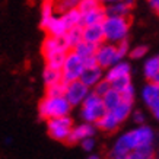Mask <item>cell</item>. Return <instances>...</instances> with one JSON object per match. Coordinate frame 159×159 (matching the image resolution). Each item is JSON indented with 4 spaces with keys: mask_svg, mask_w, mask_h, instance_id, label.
Segmentation results:
<instances>
[{
    "mask_svg": "<svg viewBox=\"0 0 159 159\" xmlns=\"http://www.w3.org/2000/svg\"><path fill=\"white\" fill-rule=\"evenodd\" d=\"M97 47L95 44H91L88 43V41H80V43L77 44L76 47L73 48V51L79 56V57L82 58L83 64H85V67L86 66H92V64H97V60H95V51H97Z\"/></svg>",
    "mask_w": 159,
    "mask_h": 159,
    "instance_id": "11",
    "label": "cell"
},
{
    "mask_svg": "<svg viewBox=\"0 0 159 159\" xmlns=\"http://www.w3.org/2000/svg\"><path fill=\"white\" fill-rule=\"evenodd\" d=\"M107 112V108L104 105L102 97H99L98 93L91 89V92L88 93V97L85 98V101L80 105V118L82 121L86 123H92V124H97L99 118Z\"/></svg>",
    "mask_w": 159,
    "mask_h": 159,
    "instance_id": "4",
    "label": "cell"
},
{
    "mask_svg": "<svg viewBox=\"0 0 159 159\" xmlns=\"http://www.w3.org/2000/svg\"><path fill=\"white\" fill-rule=\"evenodd\" d=\"M108 111H111V112L114 114V117H116L117 120L123 124L127 118H130V117H131V112H133V102L121 101L120 104L116 107V108L108 110Z\"/></svg>",
    "mask_w": 159,
    "mask_h": 159,
    "instance_id": "21",
    "label": "cell"
},
{
    "mask_svg": "<svg viewBox=\"0 0 159 159\" xmlns=\"http://www.w3.org/2000/svg\"><path fill=\"white\" fill-rule=\"evenodd\" d=\"M70 51L67 47V44L64 43L63 37H53V35H47L45 39L43 41V56L44 58L53 56V54H60V53H67Z\"/></svg>",
    "mask_w": 159,
    "mask_h": 159,
    "instance_id": "9",
    "label": "cell"
},
{
    "mask_svg": "<svg viewBox=\"0 0 159 159\" xmlns=\"http://www.w3.org/2000/svg\"><path fill=\"white\" fill-rule=\"evenodd\" d=\"M105 73H104V69L98 64H92V66H86L83 69L82 76H80V80H82L88 88H93L101 79H104Z\"/></svg>",
    "mask_w": 159,
    "mask_h": 159,
    "instance_id": "12",
    "label": "cell"
},
{
    "mask_svg": "<svg viewBox=\"0 0 159 159\" xmlns=\"http://www.w3.org/2000/svg\"><path fill=\"white\" fill-rule=\"evenodd\" d=\"M80 0H54V6H56V12L58 13H64L70 9H75L79 6Z\"/></svg>",
    "mask_w": 159,
    "mask_h": 159,
    "instance_id": "28",
    "label": "cell"
},
{
    "mask_svg": "<svg viewBox=\"0 0 159 159\" xmlns=\"http://www.w3.org/2000/svg\"><path fill=\"white\" fill-rule=\"evenodd\" d=\"M73 107L69 104L64 95H57V97H45L39 101L38 104V114L43 120H51L63 116H70V111Z\"/></svg>",
    "mask_w": 159,
    "mask_h": 159,
    "instance_id": "3",
    "label": "cell"
},
{
    "mask_svg": "<svg viewBox=\"0 0 159 159\" xmlns=\"http://www.w3.org/2000/svg\"><path fill=\"white\" fill-rule=\"evenodd\" d=\"M95 60H97L98 66H101L104 70H107V69H110L111 66H114L117 61H120V60H123V58H121L120 54H118L117 44L104 41V43L99 44V45L97 47V51H95Z\"/></svg>",
    "mask_w": 159,
    "mask_h": 159,
    "instance_id": "7",
    "label": "cell"
},
{
    "mask_svg": "<svg viewBox=\"0 0 159 159\" xmlns=\"http://www.w3.org/2000/svg\"><path fill=\"white\" fill-rule=\"evenodd\" d=\"M152 82H155V83H158V85H159V72L153 76V79H152Z\"/></svg>",
    "mask_w": 159,
    "mask_h": 159,
    "instance_id": "42",
    "label": "cell"
},
{
    "mask_svg": "<svg viewBox=\"0 0 159 159\" xmlns=\"http://www.w3.org/2000/svg\"><path fill=\"white\" fill-rule=\"evenodd\" d=\"M107 18V10L104 6H99L97 9L91 10L88 13H83L82 16V26L85 25H95V24H102L104 19Z\"/></svg>",
    "mask_w": 159,
    "mask_h": 159,
    "instance_id": "19",
    "label": "cell"
},
{
    "mask_svg": "<svg viewBox=\"0 0 159 159\" xmlns=\"http://www.w3.org/2000/svg\"><path fill=\"white\" fill-rule=\"evenodd\" d=\"M120 93H121V99H123V101L134 102V98H136V89H134V86H133V83H131V85H129V86L125 88V89H123V91H121Z\"/></svg>",
    "mask_w": 159,
    "mask_h": 159,
    "instance_id": "34",
    "label": "cell"
},
{
    "mask_svg": "<svg viewBox=\"0 0 159 159\" xmlns=\"http://www.w3.org/2000/svg\"><path fill=\"white\" fill-rule=\"evenodd\" d=\"M56 15V6H54V0H45L41 7V26L47 24L51 18Z\"/></svg>",
    "mask_w": 159,
    "mask_h": 159,
    "instance_id": "26",
    "label": "cell"
},
{
    "mask_svg": "<svg viewBox=\"0 0 159 159\" xmlns=\"http://www.w3.org/2000/svg\"><path fill=\"white\" fill-rule=\"evenodd\" d=\"M47 34L53 35V37H64V34L67 32V25L61 18V15H54L53 18L43 26Z\"/></svg>",
    "mask_w": 159,
    "mask_h": 159,
    "instance_id": "15",
    "label": "cell"
},
{
    "mask_svg": "<svg viewBox=\"0 0 159 159\" xmlns=\"http://www.w3.org/2000/svg\"><path fill=\"white\" fill-rule=\"evenodd\" d=\"M150 159H158V158H156V156H153V158H150Z\"/></svg>",
    "mask_w": 159,
    "mask_h": 159,
    "instance_id": "46",
    "label": "cell"
},
{
    "mask_svg": "<svg viewBox=\"0 0 159 159\" xmlns=\"http://www.w3.org/2000/svg\"><path fill=\"white\" fill-rule=\"evenodd\" d=\"M146 143H155V131L146 124H140L117 137L110 150V159H124L129 152Z\"/></svg>",
    "mask_w": 159,
    "mask_h": 159,
    "instance_id": "1",
    "label": "cell"
},
{
    "mask_svg": "<svg viewBox=\"0 0 159 159\" xmlns=\"http://www.w3.org/2000/svg\"><path fill=\"white\" fill-rule=\"evenodd\" d=\"M110 89H111V82L108 80V79H105V77H104V79H101V80H99L95 86L92 88V91L95 92V93H98L99 97H104V95H105Z\"/></svg>",
    "mask_w": 159,
    "mask_h": 159,
    "instance_id": "33",
    "label": "cell"
},
{
    "mask_svg": "<svg viewBox=\"0 0 159 159\" xmlns=\"http://www.w3.org/2000/svg\"><path fill=\"white\" fill-rule=\"evenodd\" d=\"M95 146H97V142H95L93 137H86V139H83L82 142H80V148H82L85 152H93Z\"/></svg>",
    "mask_w": 159,
    "mask_h": 159,
    "instance_id": "36",
    "label": "cell"
},
{
    "mask_svg": "<svg viewBox=\"0 0 159 159\" xmlns=\"http://www.w3.org/2000/svg\"><path fill=\"white\" fill-rule=\"evenodd\" d=\"M64 43L67 44L69 50H73L77 44L83 41V26H73L69 28L67 32L64 34Z\"/></svg>",
    "mask_w": 159,
    "mask_h": 159,
    "instance_id": "20",
    "label": "cell"
},
{
    "mask_svg": "<svg viewBox=\"0 0 159 159\" xmlns=\"http://www.w3.org/2000/svg\"><path fill=\"white\" fill-rule=\"evenodd\" d=\"M140 97H142V101L145 102V105L150 107L156 99H159V85L149 80L143 86V89L140 92Z\"/></svg>",
    "mask_w": 159,
    "mask_h": 159,
    "instance_id": "18",
    "label": "cell"
},
{
    "mask_svg": "<svg viewBox=\"0 0 159 159\" xmlns=\"http://www.w3.org/2000/svg\"><path fill=\"white\" fill-rule=\"evenodd\" d=\"M127 75H131V66L129 61H124V60H120L117 61L114 66H111L110 69L105 70V79L108 80H112L116 77H121V76H127Z\"/></svg>",
    "mask_w": 159,
    "mask_h": 159,
    "instance_id": "16",
    "label": "cell"
},
{
    "mask_svg": "<svg viewBox=\"0 0 159 159\" xmlns=\"http://www.w3.org/2000/svg\"><path fill=\"white\" fill-rule=\"evenodd\" d=\"M148 53H149L148 45H137V47L130 48L129 56H130V58H133V60H139V58H145L146 56H148Z\"/></svg>",
    "mask_w": 159,
    "mask_h": 159,
    "instance_id": "32",
    "label": "cell"
},
{
    "mask_svg": "<svg viewBox=\"0 0 159 159\" xmlns=\"http://www.w3.org/2000/svg\"><path fill=\"white\" fill-rule=\"evenodd\" d=\"M86 159H102V158H101V156H99V155H98V153H91V155H89V156H88Z\"/></svg>",
    "mask_w": 159,
    "mask_h": 159,
    "instance_id": "41",
    "label": "cell"
},
{
    "mask_svg": "<svg viewBox=\"0 0 159 159\" xmlns=\"http://www.w3.org/2000/svg\"><path fill=\"white\" fill-rule=\"evenodd\" d=\"M89 92H91V88H88L80 79H77V80L66 83L64 97L72 107H80Z\"/></svg>",
    "mask_w": 159,
    "mask_h": 159,
    "instance_id": "8",
    "label": "cell"
},
{
    "mask_svg": "<svg viewBox=\"0 0 159 159\" xmlns=\"http://www.w3.org/2000/svg\"><path fill=\"white\" fill-rule=\"evenodd\" d=\"M148 3H149V6L152 7L155 13L159 15V0H148Z\"/></svg>",
    "mask_w": 159,
    "mask_h": 159,
    "instance_id": "40",
    "label": "cell"
},
{
    "mask_svg": "<svg viewBox=\"0 0 159 159\" xmlns=\"http://www.w3.org/2000/svg\"><path fill=\"white\" fill-rule=\"evenodd\" d=\"M102 3L99 0H80L79 2V6H77V9L80 10V13H88V12H91V10L97 9L99 7Z\"/></svg>",
    "mask_w": 159,
    "mask_h": 159,
    "instance_id": "30",
    "label": "cell"
},
{
    "mask_svg": "<svg viewBox=\"0 0 159 159\" xmlns=\"http://www.w3.org/2000/svg\"><path fill=\"white\" fill-rule=\"evenodd\" d=\"M61 18L64 19L67 28H73V26H82V16L83 15L80 13V10L75 7V9H70L64 13H60Z\"/></svg>",
    "mask_w": 159,
    "mask_h": 159,
    "instance_id": "22",
    "label": "cell"
},
{
    "mask_svg": "<svg viewBox=\"0 0 159 159\" xmlns=\"http://www.w3.org/2000/svg\"><path fill=\"white\" fill-rule=\"evenodd\" d=\"M131 120L134 121L137 125H140V124H145V114L142 112V111H133L131 112Z\"/></svg>",
    "mask_w": 159,
    "mask_h": 159,
    "instance_id": "37",
    "label": "cell"
},
{
    "mask_svg": "<svg viewBox=\"0 0 159 159\" xmlns=\"http://www.w3.org/2000/svg\"><path fill=\"white\" fill-rule=\"evenodd\" d=\"M43 79H44V83H45V88L51 86V85H56V83H58V82H61L63 80L61 70L51 69V67H47V66H45L44 73H43Z\"/></svg>",
    "mask_w": 159,
    "mask_h": 159,
    "instance_id": "24",
    "label": "cell"
},
{
    "mask_svg": "<svg viewBox=\"0 0 159 159\" xmlns=\"http://www.w3.org/2000/svg\"><path fill=\"white\" fill-rule=\"evenodd\" d=\"M83 39L91 44L99 45L105 41V35H104V28L102 24L95 25H85L83 26Z\"/></svg>",
    "mask_w": 159,
    "mask_h": 159,
    "instance_id": "13",
    "label": "cell"
},
{
    "mask_svg": "<svg viewBox=\"0 0 159 159\" xmlns=\"http://www.w3.org/2000/svg\"><path fill=\"white\" fill-rule=\"evenodd\" d=\"M149 108H150V111H152L153 117L159 121V99H156V101H155L153 104H152V105L149 107Z\"/></svg>",
    "mask_w": 159,
    "mask_h": 159,
    "instance_id": "38",
    "label": "cell"
},
{
    "mask_svg": "<svg viewBox=\"0 0 159 159\" xmlns=\"http://www.w3.org/2000/svg\"><path fill=\"white\" fill-rule=\"evenodd\" d=\"M124 159H146V158L145 156H142L137 150H131V152H129V153L125 155Z\"/></svg>",
    "mask_w": 159,
    "mask_h": 159,
    "instance_id": "39",
    "label": "cell"
},
{
    "mask_svg": "<svg viewBox=\"0 0 159 159\" xmlns=\"http://www.w3.org/2000/svg\"><path fill=\"white\" fill-rule=\"evenodd\" d=\"M99 2H101V3H105V2H107V0H99Z\"/></svg>",
    "mask_w": 159,
    "mask_h": 159,
    "instance_id": "45",
    "label": "cell"
},
{
    "mask_svg": "<svg viewBox=\"0 0 159 159\" xmlns=\"http://www.w3.org/2000/svg\"><path fill=\"white\" fill-rule=\"evenodd\" d=\"M133 6H134V0H120V2L108 3L105 10L107 15L111 16H130Z\"/></svg>",
    "mask_w": 159,
    "mask_h": 159,
    "instance_id": "14",
    "label": "cell"
},
{
    "mask_svg": "<svg viewBox=\"0 0 159 159\" xmlns=\"http://www.w3.org/2000/svg\"><path fill=\"white\" fill-rule=\"evenodd\" d=\"M98 127L97 124H92V123H86V121H82L80 124L73 125L72 133H70V137H69V143H80L83 139L86 137H93L95 133H97Z\"/></svg>",
    "mask_w": 159,
    "mask_h": 159,
    "instance_id": "10",
    "label": "cell"
},
{
    "mask_svg": "<svg viewBox=\"0 0 159 159\" xmlns=\"http://www.w3.org/2000/svg\"><path fill=\"white\" fill-rule=\"evenodd\" d=\"M110 82H111V88H112V89L121 92L123 89H125V88L129 86V85H131V75L116 77V79H112V80H110Z\"/></svg>",
    "mask_w": 159,
    "mask_h": 159,
    "instance_id": "29",
    "label": "cell"
},
{
    "mask_svg": "<svg viewBox=\"0 0 159 159\" xmlns=\"http://www.w3.org/2000/svg\"><path fill=\"white\" fill-rule=\"evenodd\" d=\"M102 101H104V105H105L107 111H108V110L116 108V107L118 105V104H120L123 99H121V93H120V92L111 88L110 91H108L105 95L102 97Z\"/></svg>",
    "mask_w": 159,
    "mask_h": 159,
    "instance_id": "25",
    "label": "cell"
},
{
    "mask_svg": "<svg viewBox=\"0 0 159 159\" xmlns=\"http://www.w3.org/2000/svg\"><path fill=\"white\" fill-rule=\"evenodd\" d=\"M105 41L112 44H118L124 39H129L130 34V18L129 16H111L107 15V18L102 22Z\"/></svg>",
    "mask_w": 159,
    "mask_h": 159,
    "instance_id": "2",
    "label": "cell"
},
{
    "mask_svg": "<svg viewBox=\"0 0 159 159\" xmlns=\"http://www.w3.org/2000/svg\"><path fill=\"white\" fill-rule=\"evenodd\" d=\"M66 54L67 53H60V54H53V56H48L45 57V66L51 69H57V70H61V66L64 63V58H66Z\"/></svg>",
    "mask_w": 159,
    "mask_h": 159,
    "instance_id": "27",
    "label": "cell"
},
{
    "mask_svg": "<svg viewBox=\"0 0 159 159\" xmlns=\"http://www.w3.org/2000/svg\"><path fill=\"white\" fill-rule=\"evenodd\" d=\"M83 69H85V64H83L82 58L79 57L73 50L67 51L66 58H64V63H63V66H61L63 80L67 83V82H73V80L80 79Z\"/></svg>",
    "mask_w": 159,
    "mask_h": 159,
    "instance_id": "6",
    "label": "cell"
},
{
    "mask_svg": "<svg viewBox=\"0 0 159 159\" xmlns=\"http://www.w3.org/2000/svg\"><path fill=\"white\" fill-rule=\"evenodd\" d=\"M112 2H120V0H107L105 3H112Z\"/></svg>",
    "mask_w": 159,
    "mask_h": 159,
    "instance_id": "44",
    "label": "cell"
},
{
    "mask_svg": "<svg viewBox=\"0 0 159 159\" xmlns=\"http://www.w3.org/2000/svg\"><path fill=\"white\" fill-rule=\"evenodd\" d=\"M47 92L45 95H50V97H57V95H64V89H66V82L61 80V82L56 83V85H51V86L45 88Z\"/></svg>",
    "mask_w": 159,
    "mask_h": 159,
    "instance_id": "31",
    "label": "cell"
},
{
    "mask_svg": "<svg viewBox=\"0 0 159 159\" xmlns=\"http://www.w3.org/2000/svg\"><path fill=\"white\" fill-rule=\"evenodd\" d=\"M158 72H159V56H153V57L146 58L145 64H143V76L148 80H152Z\"/></svg>",
    "mask_w": 159,
    "mask_h": 159,
    "instance_id": "23",
    "label": "cell"
},
{
    "mask_svg": "<svg viewBox=\"0 0 159 159\" xmlns=\"http://www.w3.org/2000/svg\"><path fill=\"white\" fill-rule=\"evenodd\" d=\"M73 120L70 116H63L47 120V131L57 142H67L73 129Z\"/></svg>",
    "mask_w": 159,
    "mask_h": 159,
    "instance_id": "5",
    "label": "cell"
},
{
    "mask_svg": "<svg viewBox=\"0 0 159 159\" xmlns=\"http://www.w3.org/2000/svg\"><path fill=\"white\" fill-rule=\"evenodd\" d=\"M117 50H118V54H120L121 58H125L130 53V45H129V39H124L121 43L117 44Z\"/></svg>",
    "mask_w": 159,
    "mask_h": 159,
    "instance_id": "35",
    "label": "cell"
},
{
    "mask_svg": "<svg viewBox=\"0 0 159 159\" xmlns=\"http://www.w3.org/2000/svg\"><path fill=\"white\" fill-rule=\"evenodd\" d=\"M155 156H156V158L159 159V145L156 146V155H155Z\"/></svg>",
    "mask_w": 159,
    "mask_h": 159,
    "instance_id": "43",
    "label": "cell"
},
{
    "mask_svg": "<svg viewBox=\"0 0 159 159\" xmlns=\"http://www.w3.org/2000/svg\"><path fill=\"white\" fill-rule=\"evenodd\" d=\"M120 125H121V123L114 117V114H112L111 111H107L105 114L99 118V121L97 123L98 129L102 131H105V133H114Z\"/></svg>",
    "mask_w": 159,
    "mask_h": 159,
    "instance_id": "17",
    "label": "cell"
}]
</instances>
